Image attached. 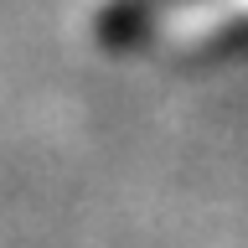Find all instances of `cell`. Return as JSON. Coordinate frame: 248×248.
Masks as SVG:
<instances>
[{
    "label": "cell",
    "instance_id": "cell-1",
    "mask_svg": "<svg viewBox=\"0 0 248 248\" xmlns=\"http://www.w3.org/2000/svg\"><path fill=\"white\" fill-rule=\"evenodd\" d=\"M232 16H248V0H197V5H186L170 31H202V26H222Z\"/></svg>",
    "mask_w": 248,
    "mask_h": 248
}]
</instances>
